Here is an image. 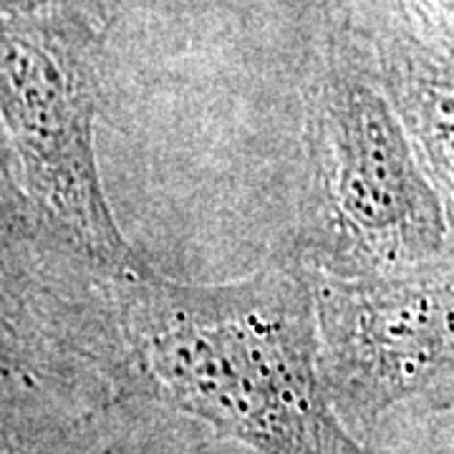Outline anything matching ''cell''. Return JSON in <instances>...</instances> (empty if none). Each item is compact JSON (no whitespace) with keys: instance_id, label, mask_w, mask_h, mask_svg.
Masks as SVG:
<instances>
[{"instance_id":"cell-1","label":"cell","mask_w":454,"mask_h":454,"mask_svg":"<svg viewBox=\"0 0 454 454\" xmlns=\"http://www.w3.org/2000/svg\"><path fill=\"white\" fill-rule=\"evenodd\" d=\"M112 402L152 399L258 454H372L321 372L303 268L184 283L145 260L112 276Z\"/></svg>"},{"instance_id":"cell-2","label":"cell","mask_w":454,"mask_h":454,"mask_svg":"<svg viewBox=\"0 0 454 454\" xmlns=\"http://www.w3.org/2000/svg\"><path fill=\"white\" fill-rule=\"evenodd\" d=\"M104 20L106 0H3V230L119 270L139 258L98 175Z\"/></svg>"},{"instance_id":"cell-3","label":"cell","mask_w":454,"mask_h":454,"mask_svg":"<svg viewBox=\"0 0 454 454\" xmlns=\"http://www.w3.org/2000/svg\"><path fill=\"white\" fill-rule=\"evenodd\" d=\"M298 258L309 273L381 276L439 258L444 202L384 89L340 28L303 82Z\"/></svg>"},{"instance_id":"cell-6","label":"cell","mask_w":454,"mask_h":454,"mask_svg":"<svg viewBox=\"0 0 454 454\" xmlns=\"http://www.w3.org/2000/svg\"><path fill=\"white\" fill-rule=\"evenodd\" d=\"M5 454H49L43 450H31V447H23V444H5Z\"/></svg>"},{"instance_id":"cell-5","label":"cell","mask_w":454,"mask_h":454,"mask_svg":"<svg viewBox=\"0 0 454 454\" xmlns=\"http://www.w3.org/2000/svg\"><path fill=\"white\" fill-rule=\"evenodd\" d=\"M358 61L402 116L442 202H454V53L369 18L340 13Z\"/></svg>"},{"instance_id":"cell-4","label":"cell","mask_w":454,"mask_h":454,"mask_svg":"<svg viewBox=\"0 0 454 454\" xmlns=\"http://www.w3.org/2000/svg\"><path fill=\"white\" fill-rule=\"evenodd\" d=\"M321 372L346 427L402 406L454 402V262L442 255L381 276L309 273Z\"/></svg>"}]
</instances>
